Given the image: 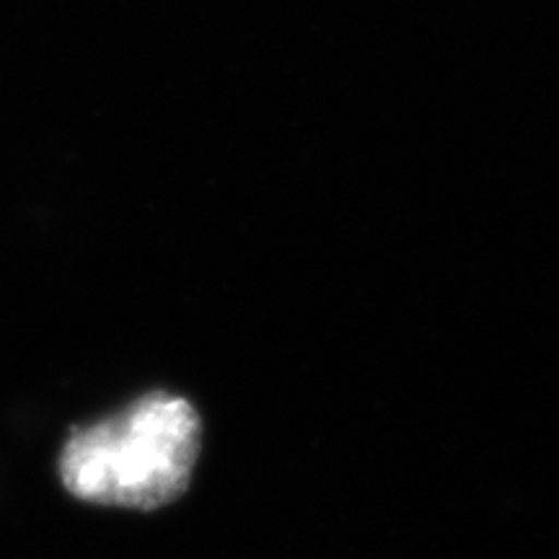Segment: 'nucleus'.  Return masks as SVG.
Returning <instances> with one entry per match:
<instances>
[{
	"instance_id": "f257e3e1",
	"label": "nucleus",
	"mask_w": 559,
	"mask_h": 559,
	"mask_svg": "<svg viewBox=\"0 0 559 559\" xmlns=\"http://www.w3.org/2000/svg\"><path fill=\"white\" fill-rule=\"evenodd\" d=\"M200 451L202 419L192 402L151 391L75 430L60 451V479L91 506L158 510L187 492Z\"/></svg>"
}]
</instances>
